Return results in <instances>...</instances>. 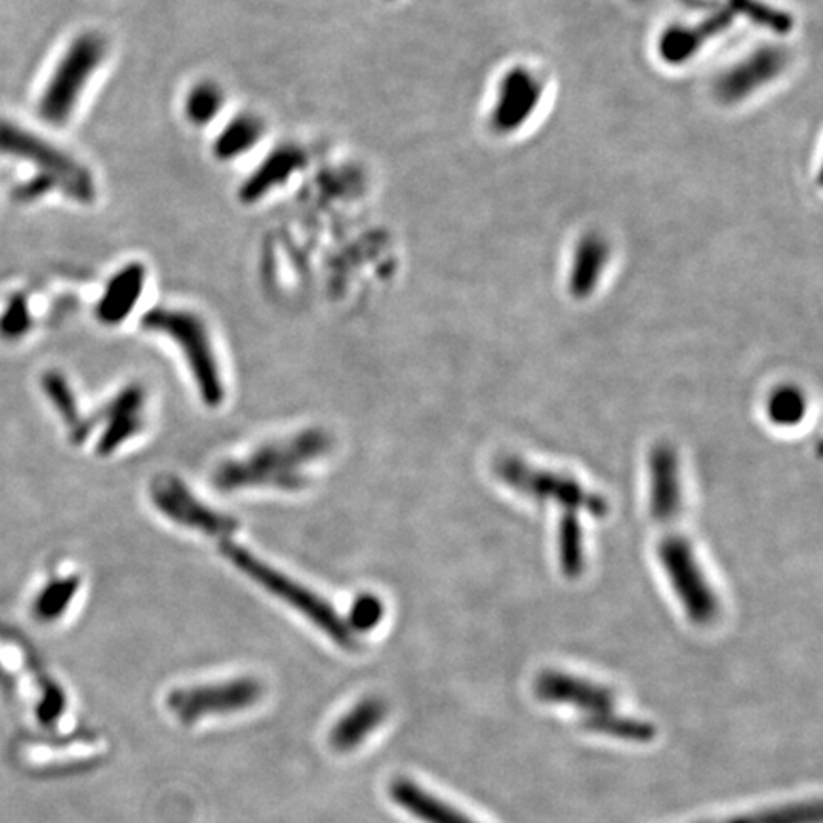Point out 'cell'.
I'll use <instances>...</instances> for the list:
<instances>
[{
    "mask_svg": "<svg viewBox=\"0 0 823 823\" xmlns=\"http://www.w3.org/2000/svg\"><path fill=\"white\" fill-rule=\"evenodd\" d=\"M649 508L650 515L662 530L658 559L676 601L690 622L711 625L721 614V603L697 561L694 545L679 526L683 511L681 463L676 450L668 442H660L650 450Z\"/></svg>",
    "mask_w": 823,
    "mask_h": 823,
    "instance_id": "cell-1",
    "label": "cell"
},
{
    "mask_svg": "<svg viewBox=\"0 0 823 823\" xmlns=\"http://www.w3.org/2000/svg\"><path fill=\"white\" fill-rule=\"evenodd\" d=\"M494 475L516 492L534 502L553 503L561 511L556 532V556L561 572L569 580L582 576L585 570V538L582 513L604 519L610 505L606 498L591 492L572 475L538 468L516 455H502L494 463Z\"/></svg>",
    "mask_w": 823,
    "mask_h": 823,
    "instance_id": "cell-2",
    "label": "cell"
},
{
    "mask_svg": "<svg viewBox=\"0 0 823 823\" xmlns=\"http://www.w3.org/2000/svg\"><path fill=\"white\" fill-rule=\"evenodd\" d=\"M330 450V436L319 429L269 442L252 454L215 469L214 482L223 492L269 486L300 490L305 486V469Z\"/></svg>",
    "mask_w": 823,
    "mask_h": 823,
    "instance_id": "cell-3",
    "label": "cell"
},
{
    "mask_svg": "<svg viewBox=\"0 0 823 823\" xmlns=\"http://www.w3.org/2000/svg\"><path fill=\"white\" fill-rule=\"evenodd\" d=\"M108 54V42L98 33L73 39L48 79L39 98V114L52 127H66L81 103L92 77Z\"/></svg>",
    "mask_w": 823,
    "mask_h": 823,
    "instance_id": "cell-4",
    "label": "cell"
},
{
    "mask_svg": "<svg viewBox=\"0 0 823 823\" xmlns=\"http://www.w3.org/2000/svg\"><path fill=\"white\" fill-rule=\"evenodd\" d=\"M221 551L237 569L252 578L271 595L281 599L282 603L298 610L309 622L315 623L335 644L343 649L355 646V636L349 623L343 622V618L322 596L308 590L302 583L294 582L292 578L284 576L279 570L271 569L268 563L234 543H221Z\"/></svg>",
    "mask_w": 823,
    "mask_h": 823,
    "instance_id": "cell-5",
    "label": "cell"
},
{
    "mask_svg": "<svg viewBox=\"0 0 823 823\" xmlns=\"http://www.w3.org/2000/svg\"><path fill=\"white\" fill-rule=\"evenodd\" d=\"M0 153L37 164L41 172L39 175L47 178L54 189L71 201L79 204L94 202L96 181L90 170L28 128L0 121Z\"/></svg>",
    "mask_w": 823,
    "mask_h": 823,
    "instance_id": "cell-6",
    "label": "cell"
},
{
    "mask_svg": "<svg viewBox=\"0 0 823 823\" xmlns=\"http://www.w3.org/2000/svg\"><path fill=\"white\" fill-rule=\"evenodd\" d=\"M143 327L168 335L181 349L197 389L201 391L202 401L210 407H218L223 401L220 364L201 317L185 309L157 308L143 317Z\"/></svg>",
    "mask_w": 823,
    "mask_h": 823,
    "instance_id": "cell-7",
    "label": "cell"
},
{
    "mask_svg": "<svg viewBox=\"0 0 823 823\" xmlns=\"http://www.w3.org/2000/svg\"><path fill=\"white\" fill-rule=\"evenodd\" d=\"M263 696V684L254 676H237L221 683L174 690L168 707L183 724H193L208 715H225L250 710Z\"/></svg>",
    "mask_w": 823,
    "mask_h": 823,
    "instance_id": "cell-8",
    "label": "cell"
},
{
    "mask_svg": "<svg viewBox=\"0 0 823 823\" xmlns=\"http://www.w3.org/2000/svg\"><path fill=\"white\" fill-rule=\"evenodd\" d=\"M151 498L154 505L170 521L178 522L188 529L201 530L208 535L231 534L237 522L208 508L189 492L174 476H159L151 484Z\"/></svg>",
    "mask_w": 823,
    "mask_h": 823,
    "instance_id": "cell-9",
    "label": "cell"
},
{
    "mask_svg": "<svg viewBox=\"0 0 823 823\" xmlns=\"http://www.w3.org/2000/svg\"><path fill=\"white\" fill-rule=\"evenodd\" d=\"M535 696L545 703L572 705L582 711L583 719L616 713V694L604 684L563 671L548 670L535 679Z\"/></svg>",
    "mask_w": 823,
    "mask_h": 823,
    "instance_id": "cell-10",
    "label": "cell"
},
{
    "mask_svg": "<svg viewBox=\"0 0 823 823\" xmlns=\"http://www.w3.org/2000/svg\"><path fill=\"white\" fill-rule=\"evenodd\" d=\"M542 82L529 69L516 68L503 77L495 96L492 127L511 134L529 122L542 101Z\"/></svg>",
    "mask_w": 823,
    "mask_h": 823,
    "instance_id": "cell-11",
    "label": "cell"
},
{
    "mask_svg": "<svg viewBox=\"0 0 823 823\" xmlns=\"http://www.w3.org/2000/svg\"><path fill=\"white\" fill-rule=\"evenodd\" d=\"M785 61L787 58L777 48L756 50L719 79L716 94L729 103L745 100L747 96L755 94L759 88L774 81L785 68Z\"/></svg>",
    "mask_w": 823,
    "mask_h": 823,
    "instance_id": "cell-12",
    "label": "cell"
},
{
    "mask_svg": "<svg viewBox=\"0 0 823 823\" xmlns=\"http://www.w3.org/2000/svg\"><path fill=\"white\" fill-rule=\"evenodd\" d=\"M143 415H145V395L138 385L122 389L119 395L101 410L103 420V435L100 439L98 452L111 454L122 446L128 439L138 435L143 428Z\"/></svg>",
    "mask_w": 823,
    "mask_h": 823,
    "instance_id": "cell-13",
    "label": "cell"
},
{
    "mask_svg": "<svg viewBox=\"0 0 823 823\" xmlns=\"http://www.w3.org/2000/svg\"><path fill=\"white\" fill-rule=\"evenodd\" d=\"M303 164L305 153L302 149L295 145H281L274 149L242 183L241 201L247 204L261 201L273 189L284 185Z\"/></svg>",
    "mask_w": 823,
    "mask_h": 823,
    "instance_id": "cell-14",
    "label": "cell"
},
{
    "mask_svg": "<svg viewBox=\"0 0 823 823\" xmlns=\"http://www.w3.org/2000/svg\"><path fill=\"white\" fill-rule=\"evenodd\" d=\"M389 795L423 823H476L407 777H395L389 785Z\"/></svg>",
    "mask_w": 823,
    "mask_h": 823,
    "instance_id": "cell-15",
    "label": "cell"
},
{
    "mask_svg": "<svg viewBox=\"0 0 823 823\" xmlns=\"http://www.w3.org/2000/svg\"><path fill=\"white\" fill-rule=\"evenodd\" d=\"M143 287L145 269L141 268L140 263H130L121 271H117L98 303L100 321L106 324H119L124 321L132 313L136 302L140 300Z\"/></svg>",
    "mask_w": 823,
    "mask_h": 823,
    "instance_id": "cell-16",
    "label": "cell"
},
{
    "mask_svg": "<svg viewBox=\"0 0 823 823\" xmlns=\"http://www.w3.org/2000/svg\"><path fill=\"white\" fill-rule=\"evenodd\" d=\"M388 715V705L380 697H364L357 703L353 710L334 724L330 732V745L340 753L355 750L357 745L367 740Z\"/></svg>",
    "mask_w": 823,
    "mask_h": 823,
    "instance_id": "cell-17",
    "label": "cell"
},
{
    "mask_svg": "<svg viewBox=\"0 0 823 823\" xmlns=\"http://www.w3.org/2000/svg\"><path fill=\"white\" fill-rule=\"evenodd\" d=\"M609 265V247L595 234L585 237L578 244L570 269V292L578 300H585L595 292Z\"/></svg>",
    "mask_w": 823,
    "mask_h": 823,
    "instance_id": "cell-18",
    "label": "cell"
},
{
    "mask_svg": "<svg viewBox=\"0 0 823 823\" xmlns=\"http://www.w3.org/2000/svg\"><path fill=\"white\" fill-rule=\"evenodd\" d=\"M265 134L263 122L254 114H237L215 138L212 151L220 161H234L260 143Z\"/></svg>",
    "mask_w": 823,
    "mask_h": 823,
    "instance_id": "cell-19",
    "label": "cell"
},
{
    "mask_svg": "<svg viewBox=\"0 0 823 823\" xmlns=\"http://www.w3.org/2000/svg\"><path fill=\"white\" fill-rule=\"evenodd\" d=\"M42 389L47 391L50 401H52L56 410H58V414L63 418V422L68 425L73 441L81 442L88 435L90 428L84 422V418L79 414V407H77V401H74L73 391L69 388V383L66 382V378L58 374V372H48L42 378Z\"/></svg>",
    "mask_w": 823,
    "mask_h": 823,
    "instance_id": "cell-20",
    "label": "cell"
},
{
    "mask_svg": "<svg viewBox=\"0 0 823 823\" xmlns=\"http://www.w3.org/2000/svg\"><path fill=\"white\" fill-rule=\"evenodd\" d=\"M582 724L583 729L590 730L593 734H603V736L628 740V742L646 743L656 737L654 724L641 721V719L618 715V713L583 719Z\"/></svg>",
    "mask_w": 823,
    "mask_h": 823,
    "instance_id": "cell-21",
    "label": "cell"
},
{
    "mask_svg": "<svg viewBox=\"0 0 823 823\" xmlns=\"http://www.w3.org/2000/svg\"><path fill=\"white\" fill-rule=\"evenodd\" d=\"M79 591V578H56L42 588L33 603L34 616L41 622L60 620L73 603Z\"/></svg>",
    "mask_w": 823,
    "mask_h": 823,
    "instance_id": "cell-22",
    "label": "cell"
},
{
    "mask_svg": "<svg viewBox=\"0 0 823 823\" xmlns=\"http://www.w3.org/2000/svg\"><path fill=\"white\" fill-rule=\"evenodd\" d=\"M223 101L225 94L215 82H199L185 98V117L194 127H207L221 113Z\"/></svg>",
    "mask_w": 823,
    "mask_h": 823,
    "instance_id": "cell-23",
    "label": "cell"
},
{
    "mask_svg": "<svg viewBox=\"0 0 823 823\" xmlns=\"http://www.w3.org/2000/svg\"><path fill=\"white\" fill-rule=\"evenodd\" d=\"M766 409H769L772 423H776L780 428H791V425L803 422L806 415V399L801 389L783 385L770 395Z\"/></svg>",
    "mask_w": 823,
    "mask_h": 823,
    "instance_id": "cell-24",
    "label": "cell"
},
{
    "mask_svg": "<svg viewBox=\"0 0 823 823\" xmlns=\"http://www.w3.org/2000/svg\"><path fill=\"white\" fill-rule=\"evenodd\" d=\"M822 822V804L820 801L810 803L790 804L783 809L756 812L750 816L734 817L724 823H820Z\"/></svg>",
    "mask_w": 823,
    "mask_h": 823,
    "instance_id": "cell-25",
    "label": "cell"
},
{
    "mask_svg": "<svg viewBox=\"0 0 823 823\" xmlns=\"http://www.w3.org/2000/svg\"><path fill=\"white\" fill-rule=\"evenodd\" d=\"M31 329V313H29L28 302L16 295L8 303L4 313L0 315V338L4 340H20L28 334Z\"/></svg>",
    "mask_w": 823,
    "mask_h": 823,
    "instance_id": "cell-26",
    "label": "cell"
},
{
    "mask_svg": "<svg viewBox=\"0 0 823 823\" xmlns=\"http://www.w3.org/2000/svg\"><path fill=\"white\" fill-rule=\"evenodd\" d=\"M383 603L374 595H362L351 609V631H372L382 622Z\"/></svg>",
    "mask_w": 823,
    "mask_h": 823,
    "instance_id": "cell-27",
    "label": "cell"
},
{
    "mask_svg": "<svg viewBox=\"0 0 823 823\" xmlns=\"http://www.w3.org/2000/svg\"><path fill=\"white\" fill-rule=\"evenodd\" d=\"M66 710V696L56 684H50L44 690V696H42L39 707H37V715L42 724H54L58 721V716Z\"/></svg>",
    "mask_w": 823,
    "mask_h": 823,
    "instance_id": "cell-28",
    "label": "cell"
}]
</instances>
